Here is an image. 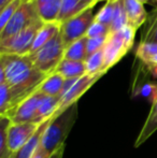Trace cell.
I'll use <instances>...</instances> for the list:
<instances>
[{
	"label": "cell",
	"instance_id": "cell-1",
	"mask_svg": "<svg viewBox=\"0 0 157 158\" xmlns=\"http://www.w3.org/2000/svg\"><path fill=\"white\" fill-rule=\"evenodd\" d=\"M78 115L79 108L76 102L51 119L42 135L40 144L50 156L65 145L66 139L78 119Z\"/></svg>",
	"mask_w": 157,
	"mask_h": 158
},
{
	"label": "cell",
	"instance_id": "cell-2",
	"mask_svg": "<svg viewBox=\"0 0 157 158\" xmlns=\"http://www.w3.org/2000/svg\"><path fill=\"white\" fill-rule=\"evenodd\" d=\"M65 51L66 45L59 29L58 33L52 40H50L37 52L30 54V57L35 67L45 75H48L55 72L58 64L64 59Z\"/></svg>",
	"mask_w": 157,
	"mask_h": 158
},
{
	"label": "cell",
	"instance_id": "cell-3",
	"mask_svg": "<svg viewBox=\"0 0 157 158\" xmlns=\"http://www.w3.org/2000/svg\"><path fill=\"white\" fill-rule=\"evenodd\" d=\"M103 73L99 74H84L83 77L78 79H69L66 80L64 85L63 92L59 96V106L56 111L55 116L60 114L63 111L71 106L72 104L76 103L79 99L82 97L101 77H103Z\"/></svg>",
	"mask_w": 157,
	"mask_h": 158
},
{
	"label": "cell",
	"instance_id": "cell-4",
	"mask_svg": "<svg viewBox=\"0 0 157 158\" xmlns=\"http://www.w3.org/2000/svg\"><path fill=\"white\" fill-rule=\"evenodd\" d=\"M43 25V22L38 19L23 29L21 32L16 33L13 37L0 41V54L10 55H29L34 44L35 38Z\"/></svg>",
	"mask_w": 157,
	"mask_h": 158
},
{
	"label": "cell",
	"instance_id": "cell-5",
	"mask_svg": "<svg viewBox=\"0 0 157 158\" xmlns=\"http://www.w3.org/2000/svg\"><path fill=\"white\" fill-rule=\"evenodd\" d=\"M39 19L37 8L31 0H24L19 10L15 12L9 23L0 30V41L13 37L16 33L21 32Z\"/></svg>",
	"mask_w": 157,
	"mask_h": 158
},
{
	"label": "cell",
	"instance_id": "cell-6",
	"mask_svg": "<svg viewBox=\"0 0 157 158\" xmlns=\"http://www.w3.org/2000/svg\"><path fill=\"white\" fill-rule=\"evenodd\" d=\"M94 6L86 9L84 12L68 19L60 25V33L66 48L74 41L86 37L88 28L95 22Z\"/></svg>",
	"mask_w": 157,
	"mask_h": 158
},
{
	"label": "cell",
	"instance_id": "cell-7",
	"mask_svg": "<svg viewBox=\"0 0 157 158\" xmlns=\"http://www.w3.org/2000/svg\"><path fill=\"white\" fill-rule=\"evenodd\" d=\"M130 48L126 45L124 40L118 35V32H111L108 37L107 43L103 48V70L107 73L112 67L116 64L127 54Z\"/></svg>",
	"mask_w": 157,
	"mask_h": 158
},
{
	"label": "cell",
	"instance_id": "cell-8",
	"mask_svg": "<svg viewBox=\"0 0 157 158\" xmlns=\"http://www.w3.org/2000/svg\"><path fill=\"white\" fill-rule=\"evenodd\" d=\"M39 126L36 123H11L8 130V144L11 154L13 155L25 145L36 133Z\"/></svg>",
	"mask_w": 157,
	"mask_h": 158
},
{
	"label": "cell",
	"instance_id": "cell-9",
	"mask_svg": "<svg viewBox=\"0 0 157 158\" xmlns=\"http://www.w3.org/2000/svg\"><path fill=\"white\" fill-rule=\"evenodd\" d=\"M44 96L45 95L43 93H41L39 89H37L29 97L26 98L8 117L12 121V123L15 124L34 123L38 106Z\"/></svg>",
	"mask_w": 157,
	"mask_h": 158
},
{
	"label": "cell",
	"instance_id": "cell-10",
	"mask_svg": "<svg viewBox=\"0 0 157 158\" xmlns=\"http://www.w3.org/2000/svg\"><path fill=\"white\" fill-rule=\"evenodd\" d=\"M98 0H61L60 12L58 15L57 23L61 25L63 23L67 22L68 19L79 15L80 13L84 12L86 9L90 6H95Z\"/></svg>",
	"mask_w": 157,
	"mask_h": 158
},
{
	"label": "cell",
	"instance_id": "cell-11",
	"mask_svg": "<svg viewBox=\"0 0 157 158\" xmlns=\"http://www.w3.org/2000/svg\"><path fill=\"white\" fill-rule=\"evenodd\" d=\"M126 15H127V23L129 26L138 29L147 22V14L145 11L144 4L138 0H124Z\"/></svg>",
	"mask_w": 157,
	"mask_h": 158
},
{
	"label": "cell",
	"instance_id": "cell-12",
	"mask_svg": "<svg viewBox=\"0 0 157 158\" xmlns=\"http://www.w3.org/2000/svg\"><path fill=\"white\" fill-rule=\"evenodd\" d=\"M52 118L46 119L45 122H43L42 124H40L38 130H37L36 133L32 135L31 139H30L29 141L25 144V145L22 146L17 152H15L11 158H32V156L35 155V153H36L37 150L39 148L40 144H41L42 135H43L46 127H48V123H50Z\"/></svg>",
	"mask_w": 157,
	"mask_h": 158
},
{
	"label": "cell",
	"instance_id": "cell-13",
	"mask_svg": "<svg viewBox=\"0 0 157 158\" xmlns=\"http://www.w3.org/2000/svg\"><path fill=\"white\" fill-rule=\"evenodd\" d=\"M58 106H59V97H51V96L45 95L38 106L34 123L40 125L43 122H45L46 119L54 117L55 114H56L57 109H58Z\"/></svg>",
	"mask_w": 157,
	"mask_h": 158
},
{
	"label": "cell",
	"instance_id": "cell-14",
	"mask_svg": "<svg viewBox=\"0 0 157 158\" xmlns=\"http://www.w3.org/2000/svg\"><path fill=\"white\" fill-rule=\"evenodd\" d=\"M156 131H157V95L153 101V104H152L149 116L147 117V121H145L144 125H143L136 142H134V146L139 148L140 145H142Z\"/></svg>",
	"mask_w": 157,
	"mask_h": 158
},
{
	"label": "cell",
	"instance_id": "cell-15",
	"mask_svg": "<svg viewBox=\"0 0 157 158\" xmlns=\"http://www.w3.org/2000/svg\"><path fill=\"white\" fill-rule=\"evenodd\" d=\"M55 72L60 74L64 79H78L86 74V68L84 61L69 60L64 58L56 68Z\"/></svg>",
	"mask_w": 157,
	"mask_h": 158
},
{
	"label": "cell",
	"instance_id": "cell-16",
	"mask_svg": "<svg viewBox=\"0 0 157 158\" xmlns=\"http://www.w3.org/2000/svg\"><path fill=\"white\" fill-rule=\"evenodd\" d=\"M66 79H64L60 74L53 72L48 74L45 79L40 84L38 89L46 96L51 97H59L63 92L64 85H65Z\"/></svg>",
	"mask_w": 157,
	"mask_h": 158
},
{
	"label": "cell",
	"instance_id": "cell-17",
	"mask_svg": "<svg viewBox=\"0 0 157 158\" xmlns=\"http://www.w3.org/2000/svg\"><path fill=\"white\" fill-rule=\"evenodd\" d=\"M59 29H60V25L58 23H43L42 27L40 28L36 38H35L30 54L37 52L39 48H41L43 45H45L50 40H52L58 33Z\"/></svg>",
	"mask_w": 157,
	"mask_h": 158
},
{
	"label": "cell",
	"instance_id": "cell-18",
	"mask_svg": "<svg viewBox=\"0 0 157 158\" xmlns=\"http://www.w3.org/2000/svg\"><path fill=\"white\" fill-rule=\"evenodd\" d=\"M60 6L61 0H54V1L36 6L39 19L43 23H57L59 12H60Z\"/></svg>",
	"mask_w": 157,
	"mask_h": 158
},
{
	"label": "cell",
	"instance_id": "cell-19",
	"mask_svg": "<svg viewBox=\"0 0 157 158\" xmlns=\"http://www.w3.org/2000/svg\"><path fill=\"white\" fill-rule=\"evenodd\" d=\"M140 43H157V6L147 14Z\"/></svg>",
	"mask_w": 157,
	"mask_h": 158
},
{
	"label": "cell",
	"instance_id": "cell-20",
	"mask_svg": "<svg viewBox=\"0 0 157 158\" xmlns=\"http://www.w3.org/2000/svg\"><path fill=\"white\" fill-rule=\"evenodd\" d=\"M86 42L87 37H83L81 39L74 41L70 45L66 48L64 58L76 61H85L86 59Z\"/></svg>",
	"mask_w": 157,
	"mask_h": 158
},
{
	"label": "cell",
	"instance_id": "cell-21",
	"mask_svg": "<svg viewBox=\"0 0 157 158\" xmlns=\"http://www.w3.org/2000/svg\"><path fill=\"white\" fill-rule=\"evenodd\" d=\"M11 121L8 116H0V158H11L10 150L8 144V130Z\"/></svg>",
	"mask_w": 157,
	"mask_h": 158
},
{
	"label": "cell",
	"instance_id": "cell-22",
	"mask_svg": "<svg viewBox=\"0 0 157 158\" xmlns=\"http://www.w3.org/2000/svg\"><path fill=\"white\" fill-rule=\"evenodd\" d=\"M86 68V73L87 74H99V73H103L105 74V70H103V48L101 51H98L95 54L88 56L84 61Z\"/></svg>",
	"mask_w": 157,
	"mask_h": 158
},
{
	"label": "cell",
	"instance_id": "cell-23",
	"mask_svg": "<svg viewBox=\"0 0 157 158\" xmlns=\"http://www.w3.org/2000/svg\"><path fill=\"white\" fill-rule=\"evenodd\" d=\"M127 15H126L124 0H115V9H114L113 21L110 26L111 32H116L123 27L127 26Z\"/></svg>",
	"mask_w": 157,
	"mask_h": 158
},
{
	"label": "cell",
	"instance_id": "cell-24",
	"mask_svg": "<svg viewBox=\"0 0 157 158\" xmlns=\"http://www.w3.org/2000/svg\"><path fill=\"white\" fill-rule=\"evenodd\" d=\"M114 9H115V0H110L105 2V6H102L95 15V21L107 26H111L114 16Z\"/></svg>",
	"mask_w": 157,
	"mask_h": 158
},
{
	"label": "cell",
	"instance_id": "cell-25",
	"mask_svg": "<svg viewBox=\"0 0 157 158\" xmlns=\"http://www.w3.org/2000/svg\"><path fill=\"white\" fill-rule=\"evenodd\" d=\"M136 55L141 61L147 64L157 56V43H139Z\"/></svg>",
	"mask_w": 157,
	"mask_h": 158
},
{
	"label": "cell",
	"instance_id": "cell-26",
	"mask_svg": "<svg viewBox=\"0 0 157 158\" xmlns=\"http://www.w3.org/2000/svg\"><path fill=\"white\" fill-rule=\"evenodd\" d=\"M23 1L24 0H14L12 3H10L3 10L0 11V30L9 23V21L12 19V16L15 14V12L22 6Z\"/></svg>",
	"mask_w": 157,
	"mask_h": 158
},
{
	"label": "cell",
	"instance_id": "cell-27",
	"mask_svg": "<svg viewBox=\"0 0 157 158\" xmlns=\"http://www.w3.org/2000/svg\"><path fill=\"white\" fill-rule=\"evenodd\" d=\"M108 37H96V38H87L86 42V58L90 55L95 54L98 51H101L105 48L107 43Z\"/></svg>",
	"mask_w": 157,
	"mask_h": 158
},
{
	"label": "cell",
	"instance_id": "cell-28",
	"mask_svg": "<svg viewBox=\"0 0 157 158\" xmlns=\"http://www.w3.org/2000/svg\"><path fill=\"white\" fill-rule=\"evenodd\" d=\"M111 33L110 26H107L105 24L98 23L95 21L88 28L86 37L87 38H96V37H107Z\"/></svg>",
	"mask_w": 157,
	"mask_h": 158
},
{
	"label": "cell",
	"instance_id": "cell-29",
	"mask_svg": "<svg viewBox=\"0 0 157 158\" xmlns=\"http://www.w3.org/2000/svg\"><path fill=\"white\" fill-rule=\"evenodd\" d=\"M32 158H50V155H48L41 146H39V148L37 150V152L35 153V155L32 156Z\"/></svg>",
	"mask_w": 157,
	"mask_h": 158
},
{
	"label": "cell",
	"instance_id": "cell-30",
	"mask_svg": "<svg viewBox=\"0 0 157 158\" xmlns=\"http://www.w3.org/2000/svg\"><path fill=\"white\" fill-rule=\"evenodd\" d=\"M64 152H65V145L61 146V148H59L58 151H56V152H55L54 154L51 155L50 158H63V156H64Z\"/></svg>",
	"mask_w": 157,
	"mask_h": 158
},
{
	"label": "cell",
	"instance_id": "cell-31",
	"mask_svg": "<svg viewBox=\"0 0 157 158\" xmlns=\"http://www.w3.org/2000/svg\"><path fill=\"white\" fill-rule=\"evenodd\" d=\"M13 1H14V0H0V11L3 10L6 6H9L10 3H12Z\"/></svg>",
	"mask_w": 157,
	"mask_h": 158
},
{
	"label": "cell",
	"instance_id": "cell-32",
	"mask_svg": "<svg viewBox=\"0 0 157 158\" xmlns=\"http://www.w3.org/2000/svg\"><path fill=\"white\" fill-rule=\"evenodd\" d=\"M35 3V6H39V4L45 3V2H50V1H54V0H31Z\"/></svg>",
	"mask_w": 157,
	"mask_h": 158
},
{
	"label": "cell",
	"instance_id": "cell-33",
	"mask_svg": "<svg viewBox=\"0 0 157 158\" xmlns=\"http://www.w3.org/2000/svg\"><path fill=\"white\" fill-rule=\"evenodd\" d=\"M149 4H151V6H157V0H150Z\"/></svg>",
	"mask_w": 157,
	"mask_h": 158
},
{
	"label": "cell",
	"instance_id": "cell-34",
	"mask_svg": "<svg viewBox=\"0 0 157 158\" xmlns=\"http://www.w3.org/2000/svg\"><path fill=\"white\" fill-rule=\"evenodd\" d=\"M138 1H140L141 3L145 4V3H149V2H150V0H138Z\"/></svg>",
	"mask_w": 157,
	"mask_h": 158
},
{
	"label": "cell",
	"instance_id": "cell-35",
	"mask_svg": "<svg viewBox=\"0 0 157 158\" xmlns=\"http://www.w3.org/2000/svg\"><path fill=\"white\" fill-rule=\"evenodd\" d=\"M99 1H105V2H108V1H110V0H98V2Z\"/></svg>",
	"mask_w": 157,
	"mask_h": 158
},
{
	"label": "cell",
	"instance_id": "cell-36",
	"mask_svg": "<svg viewBox=\"0 0 157 158\" xmlns=\"http://www.w3.org/2000/svg\"><path fill=\"white\" fill-rule=\"evenodd\" d=\"M80 1H84V0H80Z\"/></svg>",
	"mask_w": 157,
	"mask_h": 158
}]
</instances>
